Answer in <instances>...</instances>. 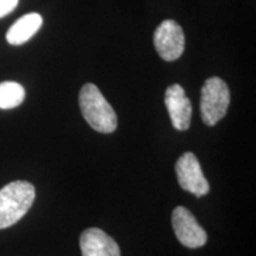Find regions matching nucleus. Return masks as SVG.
Returning <instances> with one entry per match:
<instances>
[{"mask_svg": "<svg viewBox=\"0 0 256 256\" xmlns=\"http://www.w3.org/2000/svg\"><path fill=\"white\" fill-rule=\"evenodd\" d=\"M80 110L92 130L100 133H113L118 127V118L100 89L92 83L84 84L80 92Z\"/></svg>", "mask_w": 256, "mask_h": 256, "instance_id": "nucleus-1", "label": "nucleus"}, {"mask_svg": "<svg viewBox=\"0 0 256 256\" xmlns=\"http://www.w3.org/2000/svg\"><path fill=\"white\" fill-rule=\"evenodd\" d=\"M165 104L176 130H188L191 124L192 106L180 86L172 84L166 89Z\"/></svg>", "mask_w": 256, "mask_h": 256, "instance_id": "nucleus-7", "label": "nucleus"}, {"mask_svg": "<svg viewBox=\"0 0 256 256\" xmlns=\"http://www.w3.org/2000/svg\"><path fill=\"white\" fill-rule=\"evenodd\" d=\"M178 183L185 191L191 192L196 197L206 196L210 186L204 177L200 164L194 153H184L176 164Z\"/></svg>", "mask_w": 256, "mask_h": 256, "instance_id": "nucleus-5", "label": "nucleus"}, {"mask_svg": "<svg viewBox=\"0 0 256 256\" xmlns=\"http://www.w3.org/2000/svg\"><path fill=\"white\" fill-rule=\"evenodd\" d=\"M230 104V92L220 78H208L202 88L200 116L208 126H214L226 116Z\"/></svg>", "mask_w": 256, "mask_h": 256, "instance_id": "nucleus-3", "label": "nucleus"}, {"mask_svg": "<svg viewBox=\"0 0 256 256\" xmlns=\"http://www.w3.org/2000/svg\"><path fill=\"white\" fill-rule=\"evenodd\" d=\"M172 226L182 244L188 248H200L206 243V230L198 224L194 216L186 208L178 206L172 212Z\"/></svg>", "mask_w": 256, "mask_h": 256, "instance_id": "nucleus-6", "label": "nucleus"}, {"mask_svg": "<svg viewBox=\"0 0 256 256\" xmlns=\"http://www.w3.org/2000/svg\"><path fill=\"white\" fill-rule=\"evenodd\" d=\"M153 40H154L156 52L168 62L178 60L185 48L183 28L171 19H166L156 28Z\"/></svg>", "mask_w": 256, "mask_h": 256, "instance_id": "nucleus-4", "label": "nucleus"}, {"mask_svg": "<svg viewBox=\"0 0 256 256\" xmlns=\"http://www.w3.org/2000/svg\"><path fill=\"white\" fill-rule=\"evenodd\" d=\"M25 98V90L23 86L17 82L6 81L0 83V108L11 110L18 107Z\"/></svg>", "mask_w": 256, "mask_h": 256, "instance_id": "nucleus-10", "label": "nucleus"}, {"mask_svg": "<svg viewBox=\"0 0 256 256\" xmlns=\"http://www.w3.org/2000/svg\"><path fill=\"white\" fill-rule=\"evenodd\" d=\"M17 5L18 0H0V18L11 14Z\"/></svg>", "mask_w": 256, "mask_h": 256, "instance_id": "nucleus-11", "label": "nucleus"}, {"mask_svg": "<svg viewBox=\"0 0 256 256\" xmlns=\"http://www.w3.org/2000/svg\"><path fill=\"white\" fill-rule=\"evenodd\" d=\"M42 24H43V18L40 14L34 12V14H25L8 28L6 40L11 46H22L40 30Z\"/></svg>", "mask_w": 256, "mask_h": 256, "instance_id": "nucleus-9", "label": "nucleus"}, {"mask_svg": "<svg viewBox=\"0 0 256 256\" xmlns=\"http://www.w3.org/2000/svg\"><path fill=\"white\" fill-rule=\"evenodd\" d=\"M82 256H121L118 243L98 228H89L81 234Z\"/></svg>", "mask_w": 256, "mask_h": 256, "instance_id": "nucleus-8", "label": "nucleus"}, {"mask_svg": "<svg viewBox=\"0 0 256 256\" xmlns=\"http://www.w3.org/2000/svg\"><path fill=\"white\" fill-rule=\"evenodd\" d=\"M36 191L28 182L8 183L0 190V229L18 222L34 204Z\"/></svg>", "mask_w": 256, "mask_h": 256, "instance_id": "nucleus-2", "label": "nucleus"}]
</instances>
